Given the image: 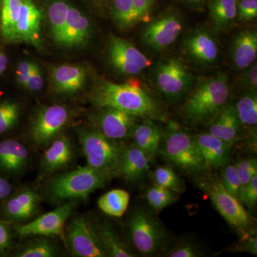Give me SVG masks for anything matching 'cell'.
<instances>
[{"mask_svg": "<svg viewBox=\"0 0 257 257\" xmlns=\"http://www.w3.org/2000/svg\"><path fill=\"white\" fill-rule=\"evenodd\" d=\"M93 104L119 109L145 119H165L162 106L149 93L134 83L116 84L98 79L90 93Z\"/></svg>", "mask_w": 257, "mask_h": 257, "instance_id": "obj_1", "label": "cell"}, {"mask_svg": "<svg viewBox=\"0 0 257 257\" xmlns=\"http://www.w3.org/2000/svg\"><path fill=\"white\" fill-rule=\"evenodd\" d=\"M229 80L225 74L204 79L187 96L181 114L193 125H209L227 104Z\"/></svg>", "mask_w": 257, "mask_h": 257, "instance_id": "obj_2", "label": "cell"}, {"mask_svg": "<svg viewBox=\"0 0 257 257\" xmlns=\"http://www.w3.org/2000/svg\"><path fill=\"white\" fill-rule=\"evenodd\" d=\"M78 136L87 166L107 181L119 177L125 147L106 138L95 128H80Z\"/></svg>", "mask_w": 257, "mask_h": 257, "instance_id": "obj_3", "label": "cell"}, {"mask_svg": "<svg viewBox=\"0 0 257 257\" xmlns=\"http://www.w3.org/2000/svg\"><path fill=\"white\" fill-rule=\"evenodd\" d=\"M162 138L160 152L179 170L189 174L202 173L207 170L193 137L177 121H168Z\"/></svg>", "mask_w": 257, "mask_h": 257, "instance_id": "obj_4", "label": "cell"}, {"mask_svg": "<svg viewBox=\"0 0 257 257\" xmlns=\"http://www.w3.org/2000/svg\"><path fill=\"white\" fill-rule=\"evenodd\" d=\"M197 185L210 199L225 221L241 234L250 229L251 216L241 202L230 194L223 185L221 178L213 175L203 176L197 179Z\"/></svg>", "mask_w": 257, "mask_h": 257, "instance_id": "obj_5", "label": "cell"}, {"mask_svg": "<svg viewBox=\"0 0 257 257\" xmlns=\"http://www.w3.org/2000/svg\"><path fill=\"white\" fill-rule=\"evenodd\" d=\"M106 182L104 176L87 165L52 179L49 193L56 200L86 199Z\"/></svg>", "mask_w": 257, "mask_h": 257, "instance_id": "obj_6", "label": "cell"}, {"mask_svg": "<svg viewBox=\"0 0 257 257\" xmlns=\"http://www.w3.org/2000/svg\"><path fill=\"white\" fill-rule=\"evenodd\" d=\"M128 233L134 246L144 256L160 252L167 244L168 235L160 221L148 211H134L128 221Z\"/></svg>", "mask_w": 257, "mask_h": 257, "instance_id": "obj_7", "label": "cell"}, {"mask_svg": "<svg viewBox=\"0 0 257 257\" xmlns=\"http://www.w3.org/2000/svg\"><path fill=\"white\" fill-rule=\"evenodd\" d=\"M70 111L60 104L41 108L32 119L30 134L32 141L38 146L52 143L68 124Z\"/></svg>", "mask_w": 257, "mask_h": 257, "instance_id": "obj_8", "label": "cell"}, {"mask_svg": "<svg viewBox=\"0 0 257 257\" xmlns=\"http://www.w3.org/2000/svg\"><path fill=\"white\" fill-rule=\"evenodd\" d=\"M192 75L183 62L170 58L162 62L155 72V84L161 94L168 100L175 101L189 90Z\"/></svg>", "mask_w": 257, "mask_h": 257, "instance_id": "obj_9", "label": "cell"}, {"mask_svg": "<svg viewBox=\"0 0 257 257\" xmlns=\"http://www.w3.org/2000/svg\"><path fill=\"white\" fill-rule=\"evenodd\" d=\"M66 241L75 256H107L95 228L83 216L75 217L67 226Z\"/></svg>", "mask_w": 257, "mask_h": 257, "instance_id": "obj_10", "label": "cell"}, {"mask_svg": "<svg viewBox=\"0 0 257 257\" xmlns=\"http://www.w3.org/2000/svg\"><path fill=\"white\" fill-rule=\"evenodd\" d=\"M108 58L120 73L135 75L150 65V60L141 51L124 39L111 35L107 45Z\"/></svg>", "mask_w": 257, "mask_h": 257, "instance_id": "obj_11", "label": "cell"}, {"mask_svg": "<svg viewBox=\"0 0 257 257\" xmlns=\"http://www.w3.org/2000/svg\"><path fill=\"white\" fill-rule=\"evenodd\" d=\"M183 30V20L175 12H168L154 20L143 32V42L155 50H164L175 43Z\"/></svg>", "mask_w": 257, "mask_h": 257, "instance_id": "obj_12", "label": "cell"}, {"mask_svg": "<svg viewBox=\"0 0 257 257\" xmlns=\"http://www.w3.org/2000/svg\"><path fill=\"white\" fill-rule=\"evenodd\" d=\"M99 107L92 116L95 128L106 138L113 140L132 137L138 116L111 107Z\"/></svg>", "mask_w": 257, "mask_h": 257, "instance_id": "obj_13", "label": "cell"}, {"mask_svg": "<svg viewBox=\"0 0 257 257\" xmlns=\"http://www.w3.org/2000/svg\"><path fill=\"white\" fill-rule=\"evenodd\" d=\"M73 210L72 204H64L55 210L40 216L35 220L17 226L20 236H59L66 241L64 226Z\"/></svg>", "mask_w": 257, "mask_h": 257, "instance_id": "obj_14", "label": "cell"}, {"mask_svg": "<svg viewBox=\"0 0 257 257\" xmlns=\"http://www.w3.org/2000/svg\"><path fill=\"white\" fill-rule=\"evenodd\" d=\"M41 12L34 0H23L17 23V42H23L36 48L42 47Z\"/></svg>", "mask_w": 257, "mask_h": 257, "instance_id": "obj_15", "label": "cell"}, {"mask_svg": "<svg viewBox=\"0 0 257 257\" xmlns=\"http://www.w3.org/2000/svg\"><path fill=\"white\" fill-rule=\"evenodd\" d=\"M50 78L57 94H73L82 90L87 81V71L77 64H62L52 67Z\"/></svg>", "mask_w": 257, "mask_h": 257, "instance_id": "obj_16", "label": "cell"}, {"mask_svg": "<svg viewBox=\"0 0 257 257\" xmlns=\"http://www.w3.org/2000/svg\"><path fill=\"white\" fill-rule=\"evenodd\" d=\"M192 137L207 170L221 169L227 165L233 145L209 133L197 134Z\"/></svg>", "mask_w": 257, "mask_h": 257, "instance_id": "obj_17", "label": "cell"}, {"mask_svg": "<svg viewBox=\"0 0 257 257\" xmlns=\"http://www.w3.org/2000/svg\"><path fill=\"white\" fill-rule=\"evenodd\" d=\"M184 48L193 60L203 65L215 63L219 57L216 39L205 30H197L188 35L184 40Z\"/></svg>", "mask_w": 257, "mask_h": 257, "instance_id": "obj_18", "label": "cell"}, {"mask_svg": "<svg viewBox=\"0 0 257 257\" xmlns=\"http://www.w3.org/2000/svg\"><path fill=\"white\" fill-rule=\"evenodd\" d=\"M90 21L75 7L69 5L62 47L67 48L86 45L92 37Z\"/></svg>", "mask_w": 257, "mask_h": 257, "instance_id": "obj_19", "label": "cell"}, {"mask_svg": "<svg viewBox=\"0 0 257 257\" xmlns=\"http://www.w3.org/2000/svg\"><path fill=\"white\" fill-rule=\"evenodd\" d=\"M151 162V159L135 144L125 147L120 167V176L127 182H139L150 170Z\"/></svg>", "mask_w": 257, "mask_h": 257, "instance_id": "obj_20", "label": "cell"}, {"mask_svg": "<svg viewBox=\"0 0 257 257\" xmlns=\"http://www.w3.org/2000/svg\"><path fill=\"white\" fill-rule=\"evenodd\" d=\"M257 32L254 30L241 32L232 45L231 59L235 68L243 71L256 61Z\"/></svg>", "mask_w": 257, "mask_h": 257, "instance_id": "obj_21", "label": "cell"}, {"mask_svg": "<svg viewBox=\"0 0 257 257\" xmlns=\"http://www.w3.org/2000/svg\"><path fill=\"white\" fill-rule=\"evenodd\" d=\"M73 157L70 140L65 135H59L45 151L42 157V169L47 172L60 170L69 165Z\"/></svg>", "mask_w": 257, "mask_h": 257, "instance_id": "obj_22", "label": "cell"}, {"mask_svg": "<svg viewBox=\"0 0 257 257\" xmlns=\"http://www.w3.org/2000/svg\"><path fill=\"white\" fill-rule=\"evenodd\" d=\"M240 126L234 104H226L209 124V133L234 145L239 139Z\"/></svg>", "mask_w": 257, "mask_h": 257, "instance_id": "obj_23", "label": "cell"}, {"mask_svg": "<svg viewBox=\"0 0 257 257\" xmlns=\"http://www.w3.org/2000/svg\"><path fill=\"white\" fill-rule=\"evenodd\" d=\"M39 203L40 197L37 193L25 189L8 200L5 207V214L13 220H27L36 212Z\"/></svg>", "mask_w": 257, "mask_h": 257, "instance_id": "obj_24", "label": "cell"}, {"mask_svg": "<svg viewBox=\"0 0 257 257\" xmlns=\"http://www.w3.org/2000/svg\"><path fill=\"white\" fill-rule=\"evenodd\" d=\"M135 145L153 160L159 152L162 140V133L153 119H146L137 124L132 135Z\"/></svg>", "mask_w": 257, "mask_h": 257, "instance_id": "obj_25", "label": "cell"}, {"mask_svg": "<svg viewBox=\"0 0 257 257\" xmlns=\"http://www.w3.org/2000/svg\"><path fill=\"white\" fill-rule=\"evenodd\" d=\"M27 147L13 140L0 143V169L10 173H19L28 164Z\"/></svg>", "mask_w": 257, "mask_h": 257, "instance_id": "obj_26", "label": "cell"}, {"mask_svg": "<svg viewBox=\"0 0 257 257\" xmlns=\"http://www.w3.org/2000/svg\"><path fill=\"white\" fill-rule=\"evenodd\" d=\"M238 0H211L209 17L217 31H226L237 17Z\"/></svg>", "mask_w": 257, "mask_h": 257, "instance_id": "obj_27", "label": "cell"}, {"mask_svg": "<svg viewBox=\"0 0 257 257\" xmlns=\"http://www.w3.org/2000/svg\"><path fill=\"white\" fill-rule=\"evenodd\" d=\"M23 0H1L0 32L7 42H17L16 27Z\"/></svg>", "mask_w": 257, "mask_h": 257, "instance_id": "obj_28", "label": "cell"}, {"mask_svg": "<svg viewBox=\"0 0 257 257\" xmlns=\"http://www.w3.org/2000/svg\"><path fill=\"white\" fill-rule=\"evenodd\" d=\"M69 5L65 0H55L49 6L47 13L51 35L55 43L61 47L63 44Z\"/></svg>", "mask_w": 257, "mask_h": 257, "instance_id": "obj_29", "label": "cell"}, {"mask_svg": "<svg viewBox=\"0 0 257 257\" xmlns=\"http://www.w3.org/2000/svg\"><path fill=\"white\" fill-rule=\"evenodd\" d=\"M101 245L107 256L111 257H134V254L125 243L115 234L110 226L106 223H101L96 226Z\"/></svg>", "mask_w": 257, "mask_h": 257, "instance_id": "obj_30", "label": "cell"}, {"mask_svg": "<svg viewBox=\"0 0 257 257\" xmlns=\"http://www.w3.org/2000/svg\"><path fill=\"white\" fill-rule=\"evenodd\" d=\"M130 200V194L126 190L116 189L101 196L97 204L99 209L104 214L114 217H121L127 209Z\"/></svg>", "mask_w": 257, "mask_h": 257, "instance_id": "obj_31", "label": "cell"}, {"mask_svg": "<svg viewBox=\"0 0 257 257\" xmlns=\"http://www.w3.org/2000/svg\"><path fill=\"white\" fill-rule=\"evenodd\" d=\"M240 124L254 126L257 124V96L256 91L249 90L234 104Z\"/></svg>", "mask_w": 257, "mask_h": 257, "instance_id": "obj_32", "label": "cell"}, {"mask_svg": "<svg viewBox=\"0 0 257 257\" xmlns=\"http://www.w3.org/2000/svg\"><path fill=\"white\" fill-rule=\"evenodd\" d=\"M111 15L115 23L121 30L138 24L132 0H113Z\"/></svg>", "mask_w": 257, "mask_h": 257, "instance_id": "obj_33", "label": "cell"}, {"mask_svg": "<svg viewBox=\"0 0 257 257\" xmlns=\"http://www.w3.org/2000/svg\"><path fill=\"white\" fill-rule=\"evenodd\" d=\"M177 197V193L156 184L147 189L146 192L147 202L156 212H160L173 204Z\"/></svg>", "mask_w": 257, "mask_h": 257, "instance_id": "obj_34", "label": "cell"}, {"mask_svg": "<svg viewBox=\"0 0 257 257\" xmlns=\"http://www.w3.org/2000/svg\"><path fill=\"white\" fill-rule=\"evenodd\" d=\"M152 179L156 185L165 187L176 193L184 192L183 182L169 166L157 167L152 174Z\"/></svg>", "mask_w": 257, "mask_h": 257, "instance_id": "obj_35", "label": "cell"}, {"mask_svg": "<svg viewBox=\"0 0 257 257\" xmlns=\"http://www.w3.org/2000/svg\"><path fill=\"white\" fill-rule=\"evenodd\" d=\"M20 114L18 103L10 100L0 102V135L9 131L16 124Z\"/></svg>", "mask_w": 257, "mask_h": 257, "instance_id": "obj_36", "label": "cell"}, {"mask_svg": "<svg viewBox=\"0 0 257 257\" xmlns=\"http://www.w3.org/2000/svg\"><path fill=\"white\" fill-rule=\"evenodd\" d=\"M57 254V248L53 243L47 239H37L18 253V257H52Z\"/></svg>", "mask_w": 257, "mask_h": 257, "instance_id": "obj_37", "label": "cell"}, {"mask_svg": "<svg viewBox=\"0 0 257 257\" xmlns=\"http://www.w3.org/2000/svg\"><path fill=\"white\" fill-rule=\"evenodd\" d=\"M221 180L226 190L235 197L239 199L242 186L235 165H226L222 167Z\"/></svg>", "mask_w": 257, "mask_h": 257, "instance_id": "obj_38", "label": "cell"}, {"mask_svg": "<svg viewBox=\"0 0 257 257\" xmlns=\"http://www.w3.org/2000/svg\"><path fill=\"white\" fill-rule=\"evenodd\" d=\"M236 170L239 174L240 180H241L242 188L249 181L252 179L253 176L257 175V160L256 157L244 159L236 163Z\"/></svg>", "mask_w": 257, "mask_h": 257, "instance_id": "obj_39", "label": "cell"}, {"mask_svg": "<svg viewBox=\"0 0 257 257\" xmlns=\"http://www.w3.org/2000/svg\"><path fill=\"white\" fill-rule=\"evenodd\" d=\"M239 200L248 209H253L257 203V175L241 189Z\"/></svg>", "mask_w": 257, "mask_h": 257, "instance_id": "obj_40", "label": "cell"}, {"mask_svg": "<svg viewBox=\"0 0 257 257\" xmlns=\"http://www.w3.org/2000/svg\"><path fill=\"white\" fill-rule=\"evenodd\" d=\"M237 16L242 22L251 21L257 16V0H240L237 5Z\"/></svg>", "mask_w": 257, "mask_h": 257, "instance_id": "obj_41", "label": "cell"}, {"mask_svg": "<svg viewBox=\"0 0 257 257\" xmlns=\"http://www.w3.org/2000/svg\"><path fill=\"white\" fill-rule=\"evenodd\" d=\"M200 248L192 243H179L167 253L170 257H197L202 256Z\"/></svg>", "mask_w": 257, "mask_h": 257, "instance_id": "obj_42", "label": "cell"}, {"mask_svg": "<svg viewBox=\"0 0 257 257\" xmlns=\"http://www.w3.org/2000/svg\"><path fill=\"white\" fill-rule=\"evenodd\" d=\"M137 22H147L153 9L155 0H132Z\"/></svg>", "mask_w": 257, "mask_h": 257, "instance_id": "obj_43", "label": "cell"}, {"mask_svg": "<svg viewBox=\"0 0 257 257\" xmlns=\"http://www.w3.org/2000/svg\"><path fill=\"white\" fill-rule=\"evenodd\" d=\"M44 79L42 77L41 69L38 64L34 63L31 74L29 77L28 82L25 84V89L31 91V92H37L43 87Z\"/></svg>", "mask_w": 257, "mask_h": 257, "instance_id": "obj_44", "label": "cell"}, {"mask_svg": "<svg viewBox=\"0 0 257 257\" xmlns=\"http://www.w3.org/2000/svg\"><path fill=\"white\" fill-rule=\"evenodd\" d=\"M241 234L242 235V237H241V242H240L238 248L256 256L257 238L256 232H251V230L249 229L241 233Z\"/></svg>", "mask_w": 257, "mask_h": 257, "instance_id": "obj_45", "label": "cell"}, {"mask_svg": "<svg viewBox=\"0 0 257 257\" xmlns=\"http://www.w3.org/2000/svg\"><path fill=\"white\" fill-rule=\"evenodd\" d=\"M243 71V84L249 89V90L256 91L257 88V65L256 62L245 69Z\"/></svg>", "mask_w": 257, "mask_h": 257, "instance_id": "obj_46", "label": "cell"}, {"mask_svg": "<svg viewBox=\"0 0 257 257\" xmlns=\"http://www.w3.org/2000/svg\"><path fill=\"white\" fill-rule=\"evenodd\" d=\"M34 63L35 62H30V61H23L18 64V69H17V82L19 85L25 87L29 77L31 74Z\"/></svg>", "mask_w": 257, "mask_h": 257, "instance_id": "obj_47", "label": "cell"}, {"mask_svg": "<svg viewBox=\"0 0 257 257\" xmlns=\"http://www.w3.org/2000/svg\"><path fill=\"white\" fill-rule=\"evenodd\" d=\"M10 231L7 226L3 223L0 222V253L4 251L10 244Z\"/></svg>", "mask_w": 257, "mask_h": 257, "instance_id": "obj_48", "label": "cell"}, {"mask_svg": "<svg viewBox=\"0 0 257 257\" xmlns=\"http://www.w3.org/2000/svg\"><path fill=\"white\" fill-rule=\"evenodd\" d=\"M12 185L6 179L0 177V201L3 200L5 198L11 194Z\"/></svg>", "mask_w": 257, "mask_h": 257, "instance_id": "obj_49", "label": "cell"}, {"mask_svg": "<svg viewBox=\"0 0 257 257\" xmlns=\"http://www.w3.org/2000/svg\"><path fill=\"white\" fill-rule=\"evenodd\" d=\"M8 65V57L4 52L0 51V71L4 72Z\"/></svg>", "mask_w": 257, "mask_h": 257, "instance_id": "obj_50", "label": "cell"}, {"mask_svg": "<svg viewBox=\"0 0 257 257\" xmlns=\"http://www.w3.org/2000/svg\"><path fill=\"white\" fill-rule=\"evenodd\" d=\"M184 3L187 4L192 5V6L199 7L203 4L204 0H182Z\"/></svg>", "mask_w": 257, "mask_h": 257, "instance_id": "obj_51", "label": "cell"}, {"mask_svg": "<svg viewBox=\"0 0 257 257\" xmlns=\"http://www.w3.org/2000/svg\"><path fill=\"white\" fill-rule=\"evenodd\" d=\"M2 74H3V72L0 71V77H1Z\"/></svg>", "mask_w": 257, "mask_h": 257, "instance_id": "obj_52", "label": "cell"}, {"mask_svg": "<svg viewBox=\"0 0 257 257\" xmlns=\"http://www.w3.org/2000/svg\"><path fill=\"white\" fill-rule=\"evenodd\" d=\"M0 5H1V3H0Z\"/></svg>", "mask_w": 257, "mask_h": 257, "instance_id": "obj_53", "label": "cell"}]
</instances>
